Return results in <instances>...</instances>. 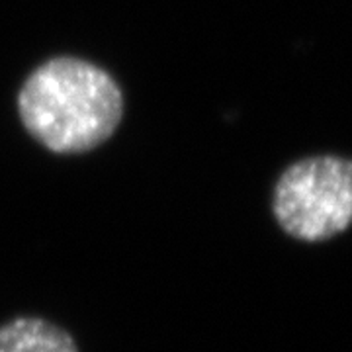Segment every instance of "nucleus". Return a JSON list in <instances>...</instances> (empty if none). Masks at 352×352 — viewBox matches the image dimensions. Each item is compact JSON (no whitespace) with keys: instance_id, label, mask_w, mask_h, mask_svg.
<instances>
[{"instance_id":"1","label":"nucleus","mask_w":352,"mask_h":352,"mask_svg":"<svg viewBox=\"0 0 352 352\" xmlns=\"http://www.w3.org/2000/svg\"><path fill=\"white\" fill-rule=\"evenodd\" d=\"M18 110L30 135L53 153L73 155L102 145L124 116L112 75L76 57L50 59L28 76Z\"/></svg>"},{"instance_id":"2","label":"nucleus","mask_w":352,"mask_h":352,"mask_svg":"<svg viewBox=\"0 0 352 352\" xmlns=\"http://www.w3.org/2000/svg\"><path fill=\"white\" fill-rule=\"evenodd\" d=\"M274 217L294 239L325 241L352 223V161L309 157L278 178Z\"/></svg>"},{"instance_id":"3","label":"nucleus","mask_w":352,"mask_h":352,"mask_svg":"<svg viewBox=\"0 0 352 352\" xmlns=\"http://www.w3.org/2000/svg\"><path fill=\"white\" fill-rule=\"evenodd\" d=\"M0 352H80L61 325L36 315H18L0 323Z\"/></svg>"}]
</instances>
